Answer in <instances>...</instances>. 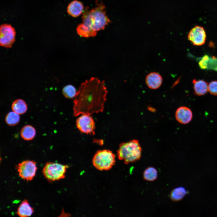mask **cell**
I'll list each match as a JSON object with an SVG mask.
<instances>
[{
	"instance_id": "cell-1",
	"label": "cell",
	"mask_w": 217,
	"mask_h": 217,
	"mask_svg": "<svg viewBox=\"0 0 217 217\" xmlns=\"http://www.w3.org/2000/svg\"><path fill=\"white\" fill-rule=\"evenodd\" d=\"M108 93L104 81L92 77L82 83L74 100L73 115L102 112Z\"/></svg>"
},
{
	"instance_id": "cell-2",
	"label": "cell",
	"mask_w": 217,
	"mask_h": 217,
	"mask_svg": "<svg viewBox=\"0 0 217 217\" xmlns=\"http://www.w3.org/2000/svg\"><path fill=\"white\" fill-rule=\"evenodd\" d=\"M96 7L90 9L85 8L82 16V23L77 27V33L84 37H94L97 32L104 29L111 20L106 13V7L102 2H96Z\"/></svg>"
},
{
	"instance_id": "cell-3",
	"label": "cell",
	"mask_w": 217,
	"mask_h": 217,
	"mask_svg": "<svg viewBox=\"0 0 217 217\" xmlns=\"http://www.w3.org/2000/svg\"><path fill=\"white\" fill-rule=\"evenodd\" d=\"M142 148L137 140H132L121 143L117 151L119 159L125 164L135 162L139 159L141 155Z\"/></svg>"
},
{
	"instance_id": "cell-4",
	"label": "cell",
	"mask_w": 217,
	"mask_h": 217,
	"mask_svg": "<svg viewBox=\"0 0 217 217\" xmlns=\"http://www.w3.org/2000/svg\"><path fill=\"white\" fill-rule=\"evenodd\" d=\"M94 166L99 170H108L110 169L115 162V155L110 150H99L94 155L92 160Z\"/></svg>"
},
{
	"instance_id": "cell-5",
	"label": "cell",
	"mask_w": 217,
	"mask_h": 217,
	"mask_svg": "<svg viewBox=\"0 0 217 217\" xmlns=\"http://www.w3.org/2000/svg\"><path fill=\"white\" fill-rule=\"evenodd\" d=\"M66 165L51 162H47L44 166L42 172L45 178L50 182L64 178L67 169Z\"/></svg>"
},
{
	"instance_id": "cell-6",
	"label": "cell",
	"mask_w": 217,
	"mask_h": 217,
	"mask_svg": "<svg viewBox=\"0 0 217 217\" xmlns=\"http://www.w3.org/2000/svg\"><path fill=\"white\" fill-rule=\"evenodd\" d=\"M16 31L10 24H2L0 27V44L6 48H11L15 41Z\"/></svg>"
},
{
	"instance_id": "cell-7",
	"label": "cell",
	"mask_w": 217,
	"mask_h": 217,
	"mask_svg": "<svg viewBox=\"0 0 217 217\" xmlns=\"http://www.w3.org/2000/svg\"><path fill=\"white\" fill-rule=\"evenodd\" d=\"M16 167L19 176L27 181H31L36 176L37 167L34 161H23L18 164Z\"/></svg>"
},
{
	"instance_id": "cell-8",
	"label": "cell",
	"mask_w": 217,
	"mask_h": 217,
	"mask_svg": "<svg viewBox=\"0 0 217 217\" xmlns=\"http://www.w3.org/2000/svg\"><path fill=\"white\" fill-rule=\"evenodd\" d=\"M76 125L82 133L93 135L95 134V123L91 115L83 114L77 119Z\"/></svg>"
},
{
	"instance_id": "cell-9",
	"label": "cell",
	"mask_w": 217,
	"mask_h": 217,
	"mask_svg": "<svg viewBox=\"0 0 217 217\" xmlns=\"http://www.w3.org/2000/svg\"><path fill=\"white\" fill-rule=\"evenodd\" d=\"M206 35L203 27L196 26L189 32L188 39L194 46H200L205 42Z\"/></svg>"
},
{
	"instance_id": "cell-10",
	"label": "cell",
	"mask_w": 217,
	"mask_h": 217,
	"mask_svg": "<svg viewBox=\"0 0 217 217\" xmlns=\"http://www.w3.org/2000/svg\"><path fill=\"white\" fill-rule=\"evenodd\" d=\"M192 113L189 108L181 106L178 108L175 113V118L179 123L186 124L189 123L192 118Z\"/></svg>"
},
{
	"instance_id": "cell-11",
	"label": "cell",
	"mask_w": 217,
	"mask_h": 217,
	"mask_svg": "<svg viewBox=\"0 0 217 217\" xmlns=\"http://www.w3.org/2000/svg\"><path fill=\"white\" fill-rule=\"evenodd\" d=\"M163 79L161 75L156 72H151L146 76L145 82L147 86L150 89L156 90L161 86Z\"/></svg>"
},
{
	"instance_id": "cell-12",
	"label": "cell",
	"mask_w": 217,
	"mask_h": 217,
	"mask_svg": "<svg viewBox=\"0 0 217 217\" xmlns=\"http://www.w3.org/2000/svg\"><path fill=\"white\" fill-rule=\"evenodd\" d=\"M83 4L80 1L75 0L71 2L68 5L67 9L68 13L73 17H78L84 11Z\"/></svg>"
},
{
	"instance_id": "cell-13",
	"label": "cell",
	"mask_w": 217,
	"mask_h": 217,
	"mask_svg": "<svg viewBox=\"0 0 217 217\" xmlns=\"http://www.w3.org/2000/svg\"><path fill=\"white\" fill-rule=\"evenodd\" d=\"M34 212L33 208L30 206L27 200L24 199L17 208V214L20 217L30 216Z\"/></svg>"
},
{
	"instance_id": "cell-14",
	"label": "cell",
	"mask_w": 217,
	"mask_h": 217,
	"mask_svg": "<svg viewBox=\"0 0 217 217\" xmlns=\"http://www.w3.org/2000/svg\"><path fill=\"white\" fill-rule=\"evenodd\" d=\"M195 92L198 96H202L206 94L208 91L207 83L203 80H193Z\"/></svg>"
},
{
	"instance_id": "cell-15",
	"label": "cell",
	"mask_w": 217,
	"mask_h": 217,
	"mask_svg": "<svg viewBox=\"0 0 217 217\" xmlns=\"http://www.w3.org/2000/svg\"><path fill=\"white\" fill-rule=\"evenodd\" d=\"M20 134L21 137L23 139L30 140L35 137L36 131L33 126L30 125H26L22 128Z\"/></svg>"
},
{
	"instance_id": "cell-16",
	"label": "cell",
	"mask_w": 217,
	"mask_h": 217,
	"mask_svg": "<svg viewBox=\"0 0 217 217\" xmlns=\"http://www.w3.org/2000/svg\"><path fill=\"white\" fill-rule=\"evenodd\" d=\"M11 108L14 112L19 115H21L26 112L27 107L26 103L24 100L18 99L13 102Z\"/></svg>"
},
{
	"instance_id": "cell-17",
	"label": "cell",
	"mask_w": 217,
	"mask_h": 217,
	"mask_svg": "<svg viewBox=\"0 0 217 217\" xmlns=\"http://www.w3.org/2000/svg\"><path fill=\"white\" fill-rule=\"evenodd\" d=\"M187 193L184 188L179 187L174 189L171 191L169 197L173 201H178L182 200Z\"/></svg>"
},
{
	"instance_id": "cell-18",
	"label": "cell",
	"mask_w": 217,
	"mask_h": 217,
	"mask_svg": "<svg viewBox=\"0 0 217 217\" xmlns=\"http://www.w3.org/2000/svg\"><path fill=\"white\" fill-rule=\"evenodd\" d=\"M157 171L153 167H149L147 168L143 172V178L146 181H153L157 179Z\"/></svg>"
},
{
	"instance_id": "cell-19",
	"label": "cell",
	"mask_w": 217,
	"mask_h": 217,
	"mask_svg": "<svg viewBox=\"0 0 217 217\" xmlns=\"http://www.w3.org/2000/svg\"><path fill=\"white\" fill-rule=\"evenodd\" d=\"M20 120L19 114L13 111L8 113L5 118L6 123L10 126H14L17 125L19 122Z\"/></svg>"
},
{
	"instance_id": "cell-20",
	"label": "cell",
	"mask_w": 217,
	"mask_h": 217,
	"mask_svg": "<svg viewBox=\"0 0 217 217\" xmlns=\"http://www.w3.org/2000/svg\"><path fill=\"white\" fill-rule=\"evenodd\" d=\"M77 92L75 87L71 85L65 86L63 88L62 90L63 95L68 99L74 98Z\"/></svg>"
},
{
	"instance_id": "cell-21",
	"label": "cell",
	"mask_w": 217,
	"mask_h": 217,
	"mask_svg": "<svg viewBox=\"0 0 217 217\" xmlns=\"http://www.w3.org/2000/svg\"><path fill=\"white\" fill-rule=\"evenodd\" d=\"M208 91L212 94L217 95V81L211 82L208 85Z\"/></svg>"
},
{
	"instance_id": "cell-22",
	"label": "cell",
	"mask_w": 217,
	"mask_h": 217,
	"mask_svg": "<svg viewBox=\"0 0 217 217\" xmlns=\"http://www.w3.org/2000/svg\"><path fill=\"white\" fill-rule=\"evenodd\" d=\"M208 58V56H205L201 61L199 62V65L201 68L203 69L206 68V60H207Z\"/></svg>"
}]
</instances>
